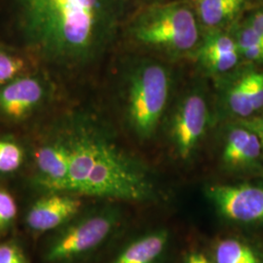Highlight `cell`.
Here are the masks:
<instances>
[{
    "instance_id": "cell-1",
    "label": "cell",
    "mask_w": 263,
    "mask_h": 263,
    "mask_svg": "<svg viewBox=\"0 0 263 263\" xmlns=\"http://www.w3.org/2000/svg\"><path fill=\"white\" fill-rule=\"evenodd\" d=\"M127 0H15L23 38L36 56L63 67L85 66L110 47Z\"/></svg>"
},
{
    "instance_id": "cell-2",
    "label": "cell",
    "mask_w": 263,
    "mask_h": 263,
    "mask_svg": "<svg viewBox=\"0 0 263 263\" xmlns=\"http://www.w3.org/2000/svg\"><path fill=\"white\" fill-rule=\"evenodd\" d=\"M76 123L63 134L70 153L66 191L131 201L151 195V180L138 163L97 127Z\"/></svg>"
},
{
    "instance_id": "cell-3",
    "label": "cell",
    "mask_w": 263,
    "mask_h": 263,
    "mask_svg": "<svg viewBox=\"0 0 263 263\" xmlns=\"http://www.w3.org/2000/svg\"><path fill=\"white\" fill-rule=\"evenodd\" d=\"M128 33L140 47L177 59L192 56L203 29L190 1L179 0L145 5L129 23Z\"/></svg>"
},
{
    "instance_id": "cell-4",
    "label": "cell",
    "mask_w": 263,
    "mask_h": 263,
    "mask_svg": "<svg viewBox=\"0 0 263 263\" xmlns=\"http://www.w3.org/2000/svg\"><path fill=\"white\" fill-rule=\"evenodd\" d=\"M173 88L172 71L163 62L140 58L126 76L125 116L131 131L148 140L168 111Z\"/></svg>"
},
{
    "instance_id": "cell-5",
    "label": "cell",
    "mask_w": 263,
    "mask_h": 263,
    "mask_svg": "<svg viewBox=\"0 0 263 263\" xmlns=\"http://www.w3.org/2000/svg\"><path fill=\"white\" fill-rule=\"evenodd\" d=\"M211 113L207 92L196 84L180 95L170 109L166 120L168 134L180 158H189L204 138L211 124Z\"/></svg>"
},
{
    "instance_id": "cell-6",
    "label": "cell",
    "mask_w": 263,
    "mask_h": 263,
    "mask_svg": "<svg viewBox=\"0 0 263 263\" xmlns=\"http://www.w3.org/2000/svg\"><path fill=\"white\" fill-rule=\"evenodd\" d=\"M242 64L217 77L216 115L227 121L249 118L263 110V69Z\"/></svg>"
},
{
    "instance_id": "cell-7",
    "label": "cell",
    "mask_w": 263,
    "mask_h": 263,
    "mask_svg": "<svg viewBox=\"0 0 263 263\" xmlns=\"http://www.w3.org/2000/svg\"><path fill=\"white\" fill-rule=\"evenodd\" d=\"M207 195L229 220L263 222V183L212 185L207 189Z\"/></svg>"
},
{
    "instance_id": "cell-8",
    "label": "cell",
    "mask_w": 263,
    "mask_h": 263,
    "mask_svg": "<svg viewBox=\"0 0 263 263\" xmlns=\"http://www.w3.org/2000/svg\"><path fill=\"white\" fill-rule=\"evenodd\" d=\"M114 224L111 215H98L71 226L50 246L48 260H67L93 250L109 235Z\"/></svg>"
},
{
    "instance_id": "cell-9",
    "label": "cell",
    "mask_w": 263,
    "mask_h": 263,
    "mask_svg": "<svg viewBox=\"0 0 263 263\" xmlns=\"http://www.w3.org/2000/svg\"><path fill=\"white\" fill-rule=\"evenodd\" d=\"M192 58L208 74L220 77L243 64L235 37L230 28L203 30Z\"/></svg>"
},
{
    "instance_id": "cell-10",
    "label": "cell",
    "mask_w": 263,
    "mask_h": 263,
    "mask_svg": "<svg viewBox=\"0 0 263 263\" xmlns=\"http://www.w3.org/2000/svg\"><path fill=\"white\" fill-rule=\"evenodd\" d=\"M40 183L54 192L66 191L70 153L62 135L44 143L35 153Z\"/></svg>"
},
{
    "instance_id": "cell-11",
    "label": "cell",
    "mask_w": 263,
    "mask_h": 263,
    "mask_svg": "<svg viewBox=\"0 0 263 263\" xmlns=\"http://www.w3.org/2000/svg\"><path fill=\"white\" fill-rule=\"evenodd\" d=\"M263 157L260 141L254 132L241 123L230 121L226 127L222 162L227 168L251 169Z\"/></svg>"
},
{
    "instance_id": "cell-12",
    "label": "cell",
    "mask_w": 263,
    "mask_h": 263,
    "mask_svg": "<svg viewBox=\"0 0 263 263\" xmlns=\"http://www.w3.org/2000/svg\"><path fill=\"white\" fill-rule=\"evenodd\" d=\"M44 97V88L34 77H19L0 88V113L12 120L32 112Z\"/></svg>"
},
{
    "instance_id": "cell-13",
    "label": "cell",
    "mask_w": 263,
    "mask_h": 263,
    "mask_svg": "<svg viewBox=\"0 0 263 263\" xmlns=\"http://www.w3.org/2000/svg\"><path fill=\"white\" fill-rule=\"evenodd\" d=\"M81 203L64 194H52L41 198L31 207L27 216L28 226L35 231H48L64 224L80 210Z\"/></svg>"
},
{
    "instance_id": "cell-14",
    "label": "cell",
    "mask_w": 263,
    "mask_h": 263,
    "mask_svg": "<svg viewBox=\"0 0 263 263\" xmlns=\"http://www.w3.org/2000/svg\"><path fill=\"white\" fill-rule=\"evenodd\" d=\"M249 2L250 0H190L203 30L232 27Z\"/></svg>"
},
{
    "instance_id": "cell-15",
    "label": "cell",
    "mask_w": 263,
    "mask_h": 263,
    "mask_svg": "<svg viewBox=\"0 0 263 263\" xmlns=\"http://www.w3.org/2000/svg\"><path fill=\"white\" fill-rule=\"evenodd\" d=\"M167 242L166 231L142 237L127 247L113 263H153L163 253Z\"/></svg>"
},
{
    "instance_id": "cell-16",
    "label": "cell",
    "mask_w": 263,
    "mask_h": 263,
    "mask_svg": "<svg viewBox=\"0 0 263 263\" xmlns=\"http://www.w3.org/2000/svg\"><path fill=\"white\" fill-rule=\"evenodd\" d=\"M216 263H260L254 250L234 239H226L216 246Z\"/></svg>"
},
{
    "instance_id": "cell-17",
    "label": "cell",
    "mask_w": 263,
    "mask_h": 263,
    "mask_svg": "<svg viewBox=\"0 0 263 263\" xmlns=\"http://www.w3.org/2000/svg\"><path fill=\"white\" fill-rule=\"evenodd\" d=\"M25 153L19 143L9 139H0V173L8 174L19 169Z\"/></svg>"
},
{
    "instance_id": "cell-18",
    "label": "cell",
    "mask_w": 263,
    "mask_h": 263,
    "mask_svg": "<svg viewBox=\"0 0 263 263\" xmlns=\"http://www.w3.org/2000/svg\"><path fill=\"white\" fill-rule=\"evenodd\" d=\"M24 67L25 63L20 57L0 51V88L15 79Z\"/></svg>"
},
{
    "instance_id": "cell-19",
    "label": "cell",
    "mask_w": 263,
    "mask_h": 263,
    "mask_svg": "<svg viewBox=\"0 0 263 263\" xmlns=\"http://www.w3.org/2000/svg\"><path fill=\"white\" fill-rule=\"evenodd\" d=\"M17 205L9 192L0 188V230L5 229L17 216Z\"/></svg>"
},
{
    "instance_id": "cell-20",
    "label": "cell",
    "mask_w": 263,
    "mask_h": 263,
    "mask_svg": "<svg viewBox=\"0 0 263 263\" xmlns=\"http://www.w3.org/2000/svg\"><path fill=\"white\" fill-rule=\"evenodd\" d=\"M0 263H28L15 245H0Z\"/></svg>"
},
{
    "instance_id": "cell-21",
    "label": "cell",
    "mask_w": 263,
    "mask_h": 263,
    "mask_svg": "<svg viewBox=\"0 0 263 263\" xmlns=\"http://www.w3.org/2000/svg\"><path fill=\"white\" fill-rule=\"evenodd\" d=\"M236 122L241 123L242 125L248 127L257 136L258 140L260 141V144H261L263 156V110H261L260 112L254 114L249 118L238 120Z\"/></svg>"
},
{
    "instance_id": "cell-22",
    "label": "cell",
    "mask_w": 263,
    "mask_h": 263,
    "mask_svg": "<svg viewBox=\"0 0 263 263\" xmlns=\"http://www.w3.org/2000/svg\"><path fill=\"white\" fill-rule=\"evenodd\" d=\"M243 22L250 28H253L256 32L263 35V7L257 8L253 12H251L243 20Z\"/></svg>"
},
{
    "instance_id": "cell-23",
    "label": "cell",
    "mask_w": 263,
    "mask_h": 263,
    "mask_svg": "<svg viewBox=\"0 0 263 263\" xmlns=\"http://www.w3.org/2000/svg\"><path fill=\"white\" fill-rule=\"evenodd\" d=\"M186 263H211L206 255L199 253H193L188 256Z\"/></svg>"
},
{
    "instance_id": "cell-24",
    "label": "cell",
    "mask_w": 263,
    "mask_h": 263,
    "mask_svg": "<svg viewBox=\"0 0 263 263\" xmlns=\"http://www.w3.org/2000/svg\"><path fill=\"white\" fill-rule=\"evenodd\" d=\"M140 2H143L145 3L146 5H149V4H154V3H159V2H163L165 0H139Z\"/></svg>"
}]
</instances>
